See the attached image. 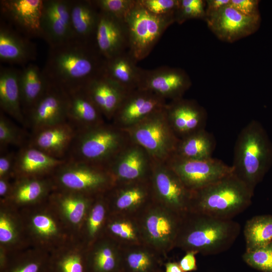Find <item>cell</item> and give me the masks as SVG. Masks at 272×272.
Here are the masks:
<instances>
[{
    "label": "cell",
    "instance_id": "6da1fadb",
    "mask_svg": "<svg viewBox=\"0 0 272 272\" xmlns=\"http://www.w3.org/2000/svg\"><path fill=\"white\" fill-rule=\"evenodd\" d=\"M105 61L94 41L73 39L49 47L42 71L50 84L68 93L102 75Z\"/></svg>",
    "mask_w": 272,
    "mask_h": 272
},
{
    "label": "cell",
    "instance_id": "7a4b0ae2",
    "mask_svg": "<svg viewBox=\"0 0 272 272\" xmlns=\"http://www.w3.org/2000/svg\"><path fill=\"white\" fill-rule=\"evenodd\" d=\"M240 231L233 219H222L187 211L182 215L175 248L203 255L223 252L233 244Z\"/></svg>",
    "mask_w": 272,
    "mask_h": 272
},
{
    "label": "cell",
    "instance_id": "3957f363",
    "mask_svg": "<svg viewBox=\"0 0 272 272\" xmlns=\"http://www.w3.org/2000/svg\"><path fill=\"white\" fill-rule=\"evenodd\" d=\"M191 191L188 211L222 219H232L245 211L250 206L254 193L233 172Z\"/></svg>",
    "mask_w": 272,
    "mask_h": 272
},
{
    "label": "cell",
    "instance_id": "277c9868",
    "mask_svg": "<svg viewBox=\"0 0 272 272\" xmlns=\"http://www.w3.org/2000/svg\"><path fill=\"white\" fill-rule=\"evenodd\" d=\"M271 148L261 125L252 120L241 130L234 150L233 173L254 191L267 171Z\"/></svg>",
    "mask_w": 272,
    "mask_h": 272
},
{
    "label": "cell",
    "instance_id": "5b68a950",
    "mask_svg": "<svg viewBox=\"0 0 272 272\" xmlns=\"http://www.w3.org/2000/svg\"><path fill=\"white\" fill-rule=\"evenodd\" d=\"M130 141L126 130L106 121L77 131L66 159L107 168Z\"/></svg>",
    "mask_w": 272,
    "mask_h": 272
},
{
    "label": "cell",
    "instance_id": "8992f818",
    "mask_svg": "<svg viewBox=\"0 0 272 272\" xmlns=\"http://www.w3.org/2000/svg\"><path fill=\"white\" fill-rule=\"evenodd\" d=\"M182 215L153 199L133 216L143 243L166 258L175 248Z\"/></svg>",
    "mask_w": 272,
    "mask_h": 272
},
{
    "label": "cell",
    "instance_id": "52a82bcc",
    "mask_svg": "<svg viewBox=\"0 0 272 272\" xmlns=\"http://www.w3.org/2000/svg\"><path fill=\"white\" fill-rule=\"evenodd\" d=\"M128 34V52L137 62L149 55L175 16H157L136 0L124 19Z\"/></svg>",
    "mask_w": 272,
    "mask_h": 272
},
{
    "label": "cell",
    "instance_id": "ba28073f",
    "mask_svg": "<svg viewBox=\"0 0 272 272\" xmlns=\"http://www.w3.org/2000/svg\"><path fill=\"white\" fill-rule=\"evenodd\" d=\"M165 107L124 129L131 141L146 150L154 160L163 162L174 155L179 140L169 124Z\"/></svg>",
    "mask_w": 272,
    "mask_h": 272
},
{
    "label": "cell",
    "instance_id": "9c48e42d",
    "mask_svg": "<svg viewBox=\"0 0 272 272\" xmlns=\"http://www.w3.org/2000/svg\"><path fill=\"white\" fill-rule=\"evenodd\" d=\"M53 173L61 187L86 195L105 193L115 184L107 168L67 159Z\"/></svg>",
    "mask_w": 272,
    "mask_h": 272
},
{
    "label": "cell",
    "instance_id": "30bf717a",
    "mask_svg": "<svg viewBox=\"0 0 272 272\" xmlns=\"http://www.w3.org/2000/svg\"><path fill=\"white\" fill-rule=\"evenodd\" d=\"M150 182L154 200L180 214L188 211L192 191L165 162L154 160Z\"/></svg>",
    "mask_w": 272,
    "mask_h": 272
},
{
    "label": "cell",
    "instance_id": "8fae6325",
    "mask_svg": "<svg viewBox=\"0 0 272 272\" xmlns=\"http://www.w3.org/2000/svg\"><path fill=\"white\" fill-rule=\"evenodd\" d=\"M165 163L191 191L216 182L233 172L231 166L213 157L204 160H188L173 156Z\"/></svg>",
    "mask_w": 272,
    "mask_h": 272
},
{
    "label": "cell",
    "instance_id": "7c38bea8",
    "mask_svg": "<svg viewBox=\"0 0 272 272\" xmlns=\"http://www.w3.org/2000/svg\"><path fill=\"white\" fill-rule=\"evenodd\" d=\"M154 160L132 141L117 155L107 168L115 183L150 180Z\"/></svg>",
    "mask_w": 272,
    "mask_h": 272
},
{
    "label": "cell",
    "instance_id": "4fadbf2b",
    "mask_svg": "<svg viewBox=\"0 0 272 272\" xmlns=\"http://www.w3.org/2000/svg\"><path fill=\"white\" fill-rule=\"evenodd\" d=\"M191 85L190 78L184 70L162 66L152 70L142 69L138 88L172 101L183 98Z\"/></svg>",
    "mask_w": 272,
    "mask_h": 272
},
{
    "label": "cell",
    "instance_id": "5bb4252c",
    "mask_svg": "<svg viewBox=\"0 0 272 272\" xmlns=\"http://www.w3.org/2000/svg\"><path fill=\"white\" fill-rule=\"evenodd\" d=\"M205 21L219 39L233 43L257 31L260 26L261 17L244 15L229 4L207 18Z\"/></svg>",
    "mask_w": 272,
    "mask_h": 272
},
{
    "label": "cell",
    "instance_id": "9a60e30c",
    "mask_svg": "<svg viewBox=\"0 0 272 272\" xmlns=\"http://www.w3.org/2000/svg\"><path fill=\"white\" fill-rule=\"evenodd\" d=\"M68 101L67 93L50 83L45 94L26 114L27 127L34 132L67 122Z\"/></svg>",
    "mask_w": 272,
    "mask_h": 272
},
{
    "label": "cell",
    "instance_id": "2e32d148",
    "mask_svg": "<svg viewBox=\"0 0 272 272\" xmlns=\"http://www.w3.org/2000/svg\"><path fill=\"white\" fill-rule=\"evenodd\" d=\"M72 0H43L40 20V37L49 47L73 39L71 21Z\"/></svg>",
    "mask_w": 272,
    "mask_h": 272
},
{
    "label": "cell",
    "instance_id": "e0dca14e",
    "mask_svg": "<svg viewBox=\"0 0 272 272\" xmlns=\"http://www.w3.org/2000/svg\"><path fill=\"white\" fill-rule=\"evenodd\" d=\"M166 100L156 94L137 88L126 93L111 122L126 129L165 107Z\"/></svg>",
    "mask_w": 272,
    "mask_h": 272
},
{
    "label": "cell",
    "instance_id": "ac0fdd59",
    "mask_svg": "<svg viewBox=\"0 0 272 272\" xmlns=\"http://www.w3.org/2000/svg\"><path fill=\"white\" fill-rule=\"evenodd\" d=\"M105 194L111 214L134 216L153 200L150 180L116 183Z\"/></svg>",
    "mask_w": 272,
    "mask_h": 272
},
{
    "label": "cell",
    "instance_id": "d6986e66",
    "mask_svg": "<svg viewBox=\"0 0 272 272\" xmlns=\"http://www.w3.org/2000/svg\"><path fill=\"white\" fill-rule=\"evenodd\" d=\"M165 110L169 124L179 140L206 129L207 111L194 100L183 97L170 101Z\"/></svg>",
    "mask_w": 272,
    "mask_h": 272
},
{
    "label": "cell",
    "instance_id": "ffe728a7",
    "mask_svg": "<svg viewBox=\"0 0 272 272\" xmlns=\"http://www.w3.org/2000/svg\"><path fill=\"white\" fill-rule=\"evenodd\" d=\"M94 43L105 59L127 51L128 34L125 21L100 10Z\"/></svg>",
    "mask_w": 272,
    "mask_h": 272
},
{
    "label": "cell",
    "instance_id": "44dd1931",
    "mask_svg": "<svg viewBox=\"0 0 272 272\" xmlns=\"http://www.w3.org/2000/svg\"><path fill=\"white\" fill-rule=\"evenodd\" d=\"M43 0H2L3 16L27 38L40 37Z\"/></svg>",
    "mask_w": 272,
    "mask_h": 272
},
{
    "label": "cell",
    "instance_id": "7402d4cb",
    "mask_svg": "<svg viewBox=\"0 0 272 272\" xmlns=\"http://www.w3.org/2000/svg\"><path fill=\"white\" fill-rule=\"evenodd\" d=\"M77 131L69 122L31 132L28 144L57 159H66Z\"/></svg>",
    "mask_w": 272,
    "mask_h": 272
},
{
    "label": "cell",
    "instance_id": "603a6c76",
    "mask_svg": "<svg viewBox=\"0 0 272 272\" xmlns=\"http://www.w3.org/2000/svg\"><path fill=\"white\" fill-rule=\"evenodd\" d=\"M66 160L53 158L27 144L16 152L14 173L20 177L39 178L53 173Z\"/></svg>",
    "mask_w": 272,
    "mask_h": 272
},
{
    "label": "cell",
    "instance_id": "cb8c5ba5",
    "mask_svg": "<svg viewBox=\"0 0 272 272\" xmlns=\"http://www.w3.org/2000/svg\"><path fill=\"white\" fill-rule=\"evenodd\" d=\"M36 47L28 38L10 26H0V60L5 63L24 65L35 59Z\"/></svg>",
    "mask_w": 272,
    "mask_h": 272
},
{
    "label": "cell",
    "instance_id": "d4e9b609",
    "mask_svg": "<svg viewBox=\"0 0 272 272\" xmlns=\"http://www.w3.org/2000/svg\"><path fill=\"white\" fill-rule=\"evenodd\" d=\"M67 94V122L77 131L91 128L106 122L84 88L68 92Z\"/></svg>",
    "mask_w": 272,
    "mask_h": 272
},
{
    "label": "cell",
    "instance_id": "484cf974",
    "mask_svg": "<svg viewBox=\"0 0 272 272\" xmlns=\"http://www.w3.org/2000/svg\"><path fill=\"white\" fill-rule=\"evenodd\" d=\"M84 88L105 119L111 122L126 92L103 74Z\"/></svg>",
    "mask_w": 272,
    "mask_h": 272
},
{
    "label": "cell",
    "instance_id": "4316f807",
    "mask_svg": "<svg viewBox=\"0 0 272 272\" xmlns=\"http://www.w3.org/2000/svg\"><path fill=\"white\" fill-rule=\"evenodd\" d=\"M20 70L10 67L0 70V107L23 127L27 128L21 103L19 84Z\"/></svg>",
    "mask_w": 272,
    "mask_h": 272
},
{
    "label": "cell",
    "instance_id": "83f0119b",
    "mask_svg": "<svg viewBox=\"0 0 272 272\" xmlns=\"http://www.w3.org/2000/svg\"><path fill=\"white\" fill-rule=\"evenodd\" d=\"M126 51L105 59L103 75L126 93L138 88L142 68Z\"/></svg>",
    "mask_w": 272,
    "mask_h": 272
},
{
    "label": "cell",
    "instance_id": "f1b7e54d",
    "mask_svg": "<svg viewBox=\"0 0 272 272\" xmlns=\"http://www.w3.org/2000/svg\"><path fill=\"white\" fill-rule=\"evenodd\" d=\"M19 84L22 107L25 117L46 92L50 83L42 70L30 63L20 70Z\"/></svg>",
    "mask_w": 272,
    "mask_h": 272
},
{
    "label": "cell",
    "instance_id": "f546056e",
    "mask_svg": "<svg viewBox=\"0 0 272 272\" xmlns=\"http://www.w3.org/2000/svg\"><path fill=\"white\" fill-rule=\"evenodd\" d=\"M99 14L94 0H72L71 21L73 39L94 42Z\"/></svg>",
    "mask_w": 272,
    "mask_h": 272
},
{
    "label": "cell",
    "instance_id": "4dcf8cb0",
    "mask_svg": "<svg viewBox=\"0 0 272 272\" xmlns=\"http://www.w3.org/2000/svg\"><path fill=\"white\" fill-rule=\"evenodd\" d=\"M120 272H158L164 257L144 244L121 247Z\"/></svg>",
    "mask_w": 272,
    "mask_h": 272
},
{
    "label": "cell",
    "instance_id": "1f68e13d",
    "mask_svg": "<svg viewBox=\"0 0 272 272\" xmlns=\"http://www.w3.org/2000/svg\"><path fill=\"white\" fill-rule=\"evenodd\" d=\"M216 147L214 136L206 129L180 139L173 156L188 160L212 158Z\"/></svg>",
    "mask_w": 272,
    "mask_h": 272
},
{
    "label": "cell",
    "instance_id": "d6a6232c",
    "mask_svg": "<svg viewBox=\"0 0 272 272\" xmlns=\"http://www.w3.org/2000/svg\"><path fill=\"white\" fill-rule=\"evenodd\" d=\"M107 224L110 238L121 247L143 244L133 216L111 214Z\"/></svg>",
    "mask_w": 272,
    "mask_h": 272
},
{
    "label": "cell",
    "instance_id": "836d02e7",
    "mask_svg": "<svg viewBox=\"0 0 272 272\" xmlns=\"http://www.w3.org/2000/svg\"><path fill=\"white\" fill-rule=\"evenodd\" d=\"M121 246L110 239L98 246L87 261L88 272H120Z\"/></svg>",
    "mask_w": 272,
    "mask_h": 272
},
{
    "label": "cell",
    "instance_id": "e575fe53",
    "mask_svg": "<svg viewBox=\"0 0 272 272\" xmlns=\"http://www.w3.org/2000/svg\"><path fill=\"white\" fill-rule=\"evenodd\" d=\"M246 249L253 250L272 241V216H254L248 220L243 230Z\"/></svg>",
    "mask_w": 272,
    "mask_h": 272
},
{
    "label": "cell",
    "instance_id": "d590c367",
    "mask_svg": "<svg viewBox=\"0 0 272 272\" xmlns=\"http://www.w3.org/2000/svg\"><path fill=\"white\" fill-rule=\"evenodd\" d=\"M26 131L15 124L3 112L0 113V150L6 151L9 146L19 148L28 144Z\"/></svg>",
    "mask_w": 272,
    "mask_h": 272
},
{
    "label": "cell",
    "instance_id": "8d00e7d4",
    "mask_svg": "<svg viewBox=\"0 0 272 272\" xmlns=\"http://www.w3.org/2000/svg\"><path fill=\"white\" fill-rule=\"evenodd\" d=\"M13 192L14 197L20 202H28L36 200L43 195L46 190V183L33 177H21Z\"/></svg>",
    "mask_w": 272,
    "mask_h": 272
},
{
    "label": "cell",
    "instance_id": "74e56055",
    "mask_svg": "<svg viewBox=\"0 0 272 272\" xmlns=\"http://www.w3.org/2000/svg\"><path fill=\"white\" fill-rule=\"evenodd\" d=\"M92 196L83 194L64 195L61 198V205L69 220L78 223L83 219Z\"/></svg>",
    "mask_w": 272,
    "mask_h": 272
},
{
    "label": "cell",
    "instance_id": "f35d334b",
    "mask_svg": "<svg viewBox=\"0 0 272 272\" xmlns=\"http://www.w3.org/2000/svg\"><path fill=\"white\" fill-rule=\"evenodd\" d=\"M109 205L105 193L97 195L88 219V231L91 238H94L103 226Z\"/></svg>",
    "mask_w": 272,
    "mask_h": 272
},
{
    "label": "cell",
    "instance_id": "ab89813d",
    "mask_svg": "<svg viewBox=\"0 0 272 272\" xmlns=\"http://www.w3.org/2000/svg\"><path fill=\"white\" fill-rule=\"evenodd\" d=\"M250 266L263 272H272V241L253 250L245 251L242 256Z\"/></svg>",
    "mask_w": 272,
    "mask_h": 272
},
{
    "label": "cell",
    "instance_id": "60d3db41",
    "mask_svg": "<svg viewBox=\"0 0 272 272\" xmlns=\"http://www.w3.org/2000/svg\"><path fill=\"white\" fill-rule=\"evenodd\" d=\"M206 18V1L178 0L175 13L176 23L182 24L191 19L205 21Z\"/></svg>",
    "mask_w": 272,
    "mask_h": 272
},
{
    "label": "cell",
    "instance_id": "b9f144b4",
    "mask_svg": "<svg viewBox=\"0 0 272 272\" xmlns=\"http://www.w3.org/2000/svg\"><path fill=\"white\" fill-rule=\"evenodd\" d=\"M136 0H94L99 10L124 20Z\"/></svg>",
    "mask_w": 272,
    "mask_h": 272
},
{
    "label": "cell",
    "instance_id": "7bdbcfd3",
    "mask_svg": "<svg viewBox=\"0 0 272 272\" xmlns=\"http://www.w3.org/2000/svg\"><path fill=\"white\" fill-rule=\"evenodd\" d=\"M149 12L157 16H175L178 0H139Z\"/></svg>",
    "mask_w": 272,
    "mask_h": 272
},
{
    "label": "cell",
    "instance_id": "ee69618b",
    "mask_svg": "<svg viewBox=\"0 0 272 272\" xmlns=\"http://www.w3.org/2000/svg\"><path fill=\"white\" fill-rule=\"evenodd\" d=\"M56 265V272H88L87 264L80 255L65 256Z\"/></svg>",
    "mask_w": 272,
    "mask_h": 272
},
{
    "label": "cell",
    "instance_id": "f6af8a7d",
    "mask_svg": "<svg viewBox=\"0 0 272 272\" xmlns=\"http://www.w3.org/2000/svg\"><path fill=\"white\" fill-rule=\"evenodd\" d=\"M259 1L230 0L229 5L240 13L247 16L260 15L258 10Z\"/></svg>",
    "mask_w": 272,
    "mask_h": 272
},
{
    "label": "cell",
    "instance_id": "bcb514c9",
    "mask_svg": "<svg viewBox=\"0 0 272 272\" xmlns=\"http://www.w3.org/2000/svg\"><path fill=\"white\" fill-rule=\"evenodd\" d=\"M33 223L37 231L42 235H50L56 232L55 223L47 216H36L33 219Z\"/></svg>",
    "mask_w": 272,
    "mask_h": 272
},
{
    "label": "cell",
    "instance_id": "7dc6e473",
    "mask_svg": "<svg viewBox=\"0 0 272 272\" xmlns=\"http://www.w3.org/2000/svg\"><path fill=\"white\" fill-rule=\"evenodd\" d=\"M16 157V152L4 151L1 152L0 156V177L6 178L13 172Z\"/></svg>",
    "mask_w": 272,
    "mask_h": 272
},
{
    "label": "cell",
    "instance_id": "c3c4849f",
    "mask_svg": "<svg viewBox=\"0 0 272 272\" xmlns=\"http://www.w3.org/2000/svg\"><path fill=\"white\" fill-rule=\"evenodd\" d=\"M197 253L193 251H187L178 262L183 272L195 271L197 269L195 255Z\"/></svg>",
    "mask_w": 272,
    "mask_h": 272
},
{
    "label": "cell",
    "instance_id": "681fc988",
    "mask_svg": "<svg viewBox=\"0 0 272 272\" xmlns=\"http://www.w3.org/2000/svg\"><path fill=\"white\" fill-rule=\"evenodd\" d=\"M14 232L10 221L4 217L0 219V241L2 242H8L12 240Z\"/></svg>",
    "mask_w": 272,
    "mask_h": 272
},
{
    "label": "cell",
    "instance_id": "f907efd6",
    "mask_svg": "<svg viewBox=\"0 0 272 272\" xmlns=\"http://www.w3.org/2000/svg\"><path fill=\"white\" fill-rule=\"evenodd\" d=\"M43 270V264L35 260L17 265V266L13 268L9 272H42Z\"/></svg>",
    "mask_w": 272,
    "mask_h": 272
},
{
    "label": "cell",
    "instance_id": "816d5d0a",
    "mask_svg": "<svg viewBox=\"0 0 272 272\" xmlns=\"http://www.w3.org/2000/svg\"><path fill=\"white\" fill-rule=\"evenodd\" d=\"M230 2V0H206V19L229 5Z\"/></svg>",
    "mask_w": 272,
    "mask_h": 272
},
{
    "label": "cell",
    "instance_id": "f5cc1de1",
    "mask_svg": "<svg viewBox=\"0 0 272 272\" xmlns=\"http://www.w3.org/2000/svg\"><path fill=\"white\" fill-rule=\"evenodd\" d=\"M165 270L163 272H183L178 262L168 261L164 263Z\"/></svg>",
    "mask_w": 272,
    "mask_h": 272
},
{
    "label": "cell",
    "instance_id": "db71d44e",
    "mask_svg": "<svg viewBox=\"0 0 272 272\" xmlns=\"http://www.w3.org/2000/svg\"><path fill=\"white\" fill-rule=\"evenodd\" d=\"M9 189V185L6 180V178H1L0 180V195L4 196L6 195Z\"/></svg>",
    "mask_w": 272,
    "mask_h": 272
},
{
    "label": "cell",
    "instance_id": "11a10c76",
    "mask_svg": "<svg viewBox=\"0 0 272 272\" xmlns=\"http://www.w3.org/2000/svg\"><path fill=\"white\" fill-rule=\"evenodd\" d=\"M158 272H163V271H162V270H160V271H158Z\"/></svg>",
    "mask_w": 272,
    "mask_h": 272
}]
</instances>
